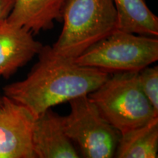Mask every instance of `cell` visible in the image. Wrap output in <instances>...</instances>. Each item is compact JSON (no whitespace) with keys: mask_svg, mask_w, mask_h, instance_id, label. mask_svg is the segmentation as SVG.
Here are the masks:
<instances>
[{"mask_svg":"<svg viewBox=\"0 0 158 158\" xmlns=\"http://www.w3.org/2000/svg\"><path fill=\"white\" fill-rule=\"evenodd\" d=\"M27 78L4 87L5 95L21 104L35 117L56 105L89 95L110 76L98 68L76 64L43 46Z\"/></svg>","mask_w":158,"mask_h":158,"instance_id":"cell-1","label":"cell"},{"mask_svg":"<svg viewBox=\"0 0 158 158\" xmlns=\"http://www.w3.org/2000/svg\"><path fill=\"white\" fill-rule=\"evenodd\" d=\"M62 19V30L51 49L59 56L73 59L118 27L113 0H66Z\"/></svg>","mask_w":158,"mask_h":158,"instance_id":"cell-2","label":"cell"},{"mask_svg":"<svg viewBox=\"0 0 158 158\" xmlns=\"http://www.w3.org/2000/svg\"><path fill=\"white\" fill-rule=\"evenodd\" d=\"M138 73H114L88 95L106 121L120 134L158 117L140 87Z\"/></svg>","mask_w":158,"mask_h":158,"instance_id":"cell-3","label":"cell"},{"mask_svg":"<svg viewBox=\"0 0 158 158\" xmlns=\"http://www.w3.org/2000/svg\"><path fill=\"white\" fill-rule=\"evenodd\" d=\"M158 59V39L116 30L74 59L108 73L139 72Z\"/></svg>","mask_w":158,"mask_h":158,"instance_id":"cell-4","label":"cell"},{"mask_svg":"<svg viewBox=\"0 0 158 158\" xmlns=\"http://www.w3.org/2000/svg\"><path fill=\"white\" fill-rule=\"evenodd\" d=\"M70 112L62 116L65 133L86 158H111L120 133L106 121L88 95L69 101Z\"/></svg>","mask_w":158,"mask_h":158,"instance_id":"cell-5","label":"cell"},{"mask_svg":"<svg viewBox=\"0 0 158 158\" xmlns=\"http://www.w3.org/2000/svg\"><path fill=\"white\" fill-rule=\"evenodd\" d=\"M35 118L21 104L0 98V158H35L31 141Z\"/></svg>","mask_w":158,"mask_h":158,"instance_id":"cell-6","label":"cell"},{"mask_svg":"<svg viewBox=\"0 0 158 158\" xmlns=\"http://www.w3.org/2000/svg\"><path fill=\"white\" fill-rule=\"evenodd\" d=\"M43 45L23 27L0 21V74L8 78L38 55Z\"/></svg>","mask_w":158,"mask_h":158,"instance_id":"cell-7","label":"cell"},{"mask_svg":"<svg viewBox=\"0 0 158 158\" xmlns=\"http://www.w3.org/2000/svg\"><path fill=\"white\" fill-rule=\"evenodd\" d=\"M35 158H78L81 156L65 133L62 116L46 110L35 118L32 129Z\"/></svg>","mask_w":158,"mask_h":158,"instance_id":"cell-8","label":"cell"},{"mask_svg":"<svg viewBox=\"0 0 158 158\" xmlns=\"http://www.w3.org/2000/svg\"><path fill=\"white\" fill-rule=\"evenodd\" d=\"M66 0H15L7 18L13 24L23 27L32 34L51 29L54 21L62 19Z\"/></svg>","mask_w":158,"mask_h":158,"instance_id":"cell-9","label":"cell"},{"mask_svg":"<svg viewBox=\"0 0 158 158\" xmlns=\"http://www.w3.org/2000/svg\"><path fill=\"white\" fill-rule=\"evenodd\" d=\"M117 13V30L157 37L158 18L146 0H113Z\"/></svg>","mask_w":158,"mask_h":158,"instance_id":"cell-10","label":"cell"},{"mask_svg":"<svg viewBox=\"0 0 158 158\" xmlns=\"http://www.w3.org/2000/svg\"><path fill=\"white\" fill-rule=\"evenodd\" d=\"M158 117L143 125L120 134L114 157L118 158H157Z\"/></svg>","mask_w":158,"mask_h":158,"instance_id":"cell-11","label":"cell"},{"mask_svg":"<svg viewBox=\"0 0 158 158\" xmlns=\"http://www.w3.org/2000/svg\"><path fill=\"white\" fill-rule=\"evenodd\" d=\"M142 92L158 114V67H146L138 73Z\"/></svg>","mask_w":158,"mask_h":158,"instance_id":"cell-12","label":"cell"},{"mask_svg":"<svg viewBox=\"0 0 158 158\" xmlns=\"http://www.w3.org/2000/svg\"><path fill=\"white\" fill-rule=\"evenodd\" d=\"M14 2L15 0H0V21L8 17Z\"/></svg>","mask_w":158,"mask_h":158,"instance_id":"cell-13","label":"cell"},{"mask_svg":"<svg viewBox=\"0 0 158 158\" xmlns=\"http://www.w3.org/2000/svg\"><path fill=\"white\" fill-rule=\"evenodd\" d=\"M0 77H1V74H0Z\"/></svg>","mask_w":158,"mask_h":158,"instance_id":"cell-14","label":"cell"}]
</instances>
